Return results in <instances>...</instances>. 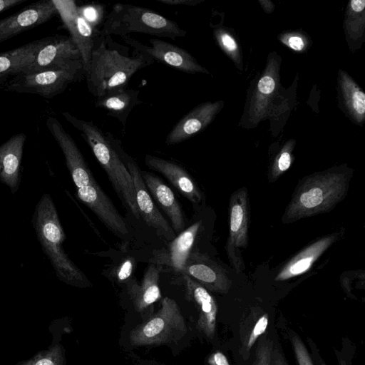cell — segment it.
Instances as JSON below:
<instances>
[{"instance_id":"obj_22","label":"cell","mask_w":365,"mask_h":365,"mask_svg":"<svg viewBox=\"0 0 365 365\" xmlns=\"http://www.w3.org/2000/svg\"><path fill=\"white\" fill-rule=\"evenodd\" d=\"M141 176L148 192L168 217L174 232H182L185 226L183 213L172 190L149 172L141 171Z\"/></svg>"},{"instance_id":"obj_20","label":"cell","mask_w":365,"mask_h":365,"mask_svg":"<svg viewBox=\"0 0 365 365\" xmlns=\"http://www.w3.org/2000/svg\"><path fill=\"white\" fill-rule=\"evenodd\" d=\"M338 232L317 240L292 257L276 275L275 281H285L304 274L339 237Z\"/></svg>"},{"instance_id":"obj_1","label":"cell","mask_w":365,"mask_h":365,"mask_svg":"<svg viewBox=\"0 0 365 365\" xmlns=\"http://www.w3.org/2000/svg\"><path fill=\"white\" fill-rule=\"evenodd\" d=\"M148 55L100 34L91 53L88 71L85 76L89 92L96 98L127 88L132 76L154 63Z\"/></svg>"},{"instance_id":"obj_36","label":"cell","mask_w":365,"mask_h":365,"mask_svg":"<svg viewBox=\"0 0 365 365\" xmlns=\"http://www.w3.org/2000/svg\"><path fill=\"white\" fill-rule=\"evenodd\" d=\"M218 39L222 47L227 51L234 52L237 50V43L235 39L230 34L220 33L218 34Z\"/></svg>"},{"instance_id":"obj_38","label":"cell","mask_w":365,"mask_h":365,"mask_svg":"<svg viewBox=\"0 0 365 365\" xmlns=\"http://www.w3.org/2000/svg\"><path fill=\"white\" fill-rule=\"evenodd\" d=\"M157 1L170 6H196L201 0H157Z\"/></svg>"},{"instance_id":"obj_35","label":"cell","mask_w":365,"mask_h":365,"mask_svg":"<svg viewBox=\"0 0 365 365\" xmlns=\"http://www.w3.org/2000/svg\"><path fill=\"white\" fill-rule=\"evenodd\" d=\"M275 88V82L269 76H263L258 83V90L261 93L269 94Z\"/></svg>"},{"instance_id":"obj_5","label":"cell","mask_w":365,"mask_h":365,"mask_svg":"<svg viewBox=\"0 0 365 365\" xmlns=\"http://www.w3.org/2000/svg\"><path fill=\"white\" fill-rule=\"evenodd\" d=\"M140 33L175 39L185 37L186 31L154 11L133 4H115L107 15L100 34L125 36Z\"/></svg>"},{"instance_id":"obj_26","label":"cell","mask_w":365,"mask_h":365,"mask_svg":"<svg viewBox=\"0 0 365 365\" xmlns=\"http://www.w3.org/2000/svg\"><path fill=\"white\" fill-rule=\"evenodd\" d=\"M269 315L263 311L254 309L242 321L240 329V354L247 359L253 345L266 331L269 325Z\"/></svg>"},{"instance_id":"obj_29","label":"cell","mask_w":365,"mask_h":365,"mask_svg":"<svg viewBox=\"0 0 365 365\" xmlns=\"http://www.w3.org/2000/svg\"><path fill=\"white\" fill-rule=\"evenodd\" d=\"M345 96L349 106L356 117L363 118L365 113V94L364 92L352 82L346 81Z\"/></svg>"},{"instance_id":"obj_19","label":"cell","mask_w":365,"mask_h":365,"mask_svg":"<svg viewBox=\"0 0 365 365\" xmlns=\"http://www.w3.org/2000/svg\"><path fill=\"white\" fill-rule=\"evenodd\" d=\"M145 165L151 170L161 173L187 200L199 204L202 195L189 173L178 164L156 156L147 155Z\"/></svg>"},{"instance_id":"obj_33","label":"cell","mask_w":365,"mask_h":365,"mask_svg":"<svg viewBox=\"0 0 365 365\" xmlns=\"http://www.w3.org/2000/svg\"><path fill=\"white\" fill-rule=\"evenodd\" d=\"M292 163V156L288 150H283L276 163L274 165L272 170V178L274 180L277 179L282 173L287 171Z\"/></svg>"},{"instance_id":"obj_13","label":"cell","mask_w":365,"mask_h":365,"mask_svg":"<svg viewBox=\"0 0 365 365\" xmlns=\"http://www.w3.org/2000/svg\"><path fill=\"white\" fill-rule=\"evenodd\" d=\"M46 125L64 155L66 167L76 187L89 185L95 179L73 138L55 117H48Z\"/></svg>"},{"instance_id":"obj_10","label":"cell","mask_w":365,"mask_h":365,"mask_svg":"<svg viewBox=\"0 0 365 365\" xmlns=\"http://www.w3.org/2000/svg\"><path fill=\"white\" fill-rule=\"evenodd\" d=\"M63 24L78 48L84 75L90 67L91 53L100 36V30L89 24L80 14L73 0H53Z\"/></svg>"},{"instance_id":"obj_31","label":"cell","mask_w":365,"mask_h":365,"mask_svg":"<svg viewBox=\"0 0 365 365\" xmlns=\"http://www.w3.org/2000/svg\"><path fill=\"white\" fill-rule=\"evenodd\" d=\"M290 341L298 365H314L304 344L297 334L290 336Z\"/></svg>"},{"instance_id":"obj_7","label":"cell","mask_w":365,"mask_h":365,"mask_svg":"<svg viewBox=\"0 0 365 365\" xmlns=\"http://www.w3.org/2000/svg\"><path fill=\"white\" fill-rule=\"evenodd\" d=\"M85 78L81 59L68 65L38 73H19L5 84V91L19 93L38 95L44 98H52L63 93L73 83Z\"/></svg>"},{"instance_id":"obj_40","label":"cell","mask_w":365,"mask_h":365,"mask_svg":"<svg viewBox=\"0 0 365 365\" xmlns=\"http://www.w3.org/2000/svg\"><path fill=\"white\" fill-rule=\"evenodd\" d=\"M288 44L290 48L295 51H301L304 48V43L303 39L298 36H292L288 39Z\"/></svg>"},{"instance_id":"obj_11","label":"cell","mask_w":365,"mask_h":365,"mask_svg":"<svg viewBox=\"0 0 365 365\" xmlns=\"http://www.w3.org/2000/svg\"><path fill=\"white\" fill-rule=\"evenodd\" d=\"M122 38L133 49L176 70L190 74L209 73L187 51L176 45L158 38L150 39L149 46L129 36H122Z\"/></svg>"},{"instance_id":"obj_37","label":"cell","mask_w":365,"mask_h":365,"mask_svg":"<svg viewBox=\"0 0 365 365\" xmlns=\"http://www.w3.org/2000/svg\"><path fill=\"white\" fill-rule=\"evenodd\" d=\"M208 365H230L227 356L221 351L212 353L207 359Z\"/></svg>"},{"instance_id":"obj_12","label":"cell","mask_w":365,"mask_h":365,"mask_svg":"<svg viewBox=\"0 0 365 365\" xmlns=\"http://www.w3.org/2000/svg\"><path fill=\"white\" fill-rule=\"evenodd\" d=\"M81 59L80 53L70 36L56 35L46 37L34 61L21 73H33L64 67Z\"/></svg>"},{"instance_id":"obj_3","label":"cell","mask_w":365,"mask_h":365,"mask_svg":"<svg viewBox=\"0 0 365 365\" xmlns=\"http://www.w3.org/2000/svg\"><path fill=\"white\" fill-rule=\"evenodd\" d=\"M351 175L327 171L305 178L296 189L282 217L284 223L329 212L346 195Z\"/></svg>"},{"instance_id":"obj_28","label":"cell","mask_w":365,"mask_h":365,"mask_svg":"<svg viewBox=\"0 0 365 365\" xmlns=\"http://www.w3.org/2000/svg\"><path fill=\"white\" fill-rule=\"evenodd\" d=\"M64 353L63 347L56 344L47 350L38 353L32 359L21 365H63Z\"/></svg>"},{"instance_id":"obj_34","label":"cell","mask_w":365,"mask_h":365,"mask_svg":"<svg viewBox=\"0 0 365 365\" xmlns=\"http://www.w3.org/2000/svg\"><path fill=\"white\" fill-rule=\"evenodd\" d=\"M135 267V260L132 257L125 259L113 272L114 277L118 282L128 279Z\"/></svg>"},{"instance_id":"obj_17","label":"cell","mask_w":365,"mask_h":365,"mask_svg":"<svg viewBox=\"0 0 365 365\" xmlns=\"http://www.w3.org/2000/svg\"><path fill=\"white\" fill-rule=\"evenodd\" d=\"M186 297L197 312L196 327L207 339H212L216 332L217 304L214 297L200 283L182 274Z\"/></svg>"},{"instance_id":"obj_8","label":"cell","mask_w":365,"mask_h":365,"mask_svg":"<svg viewBox=\"0 0 365 365\" xmlns=\"http://www.w3.org/2000/svg\"><path fill=\"white\" fill-rule=\"evenodd\" d=\"M106 138L115 149L129 171L135 188V200L140 216L146 224L153 228L158 235L171 242L175 237V232L167 220L159 211L154 203L141 176V170L135 161L123 149L120 140L107 132Z\"/></svg>"},{"instance_id":"obj_4","label":"cell","mask_w":365,"mask_h":365,"mask_svg":"<svg viewBox=\"0 0 365 365\" xmlns=\"http://www.w3.org/2000/svg\"><path fill=\"white\" fill-rule=\"evenodd\" d=\"M62 116L81 133L91 148L101 166L106 171L115 190L133 215L140 218L132 178L125 164L106 138V135L92 120L78 118L69 112Z\"/></svg>"},{"instance_id":"obj_21","label":"cell","mask_w":365,"mask_h":365,"mask_svg":"<svg viewBox=\"0 0 365 365\" xmlns=\"http://www.w3.org/2000/svg\"><path fill=\"white\" fill-rule=\"evenodd\" d=\"M26 135L20 133L10 137L0 145V181L12 194L20 184V169Z\"/></svg>"},{"instance_id":"obj_24","label":"cell","mask_w":365,"mask_h":365,"mask_svg":"<svg viewBox=\"0 0 365 365\" xmlns=\"http://www.w3.org/2000/svg\"><path fill=\"white\" fill-rule=\"evenodd\" d=\"M46 38L34 41L12 50L0 53V86L31 64Z\"/></svg>"},{"instance_id":"obj_32","label":"cell","mask_w":365,"mask_h":365,"mask_svg":"<svg viewBox=\"0 0 365 365\" xmlns=\"http://www.w3.org/2000/svg\"><path fill=\"white\" fill-rule=\"evenodd\" d=\"M78 9L83 18L94 27L98 25L103 18L104 9L100 4H88L78 6Z\"/></svg>"},{"instance_id":"obj_2","label":"cell","mask_w":365,"mask_h":365,"mask_svg":"<svg viewBox=\"0 0 365 365\" xmlns=\"http://www.w3.org/2000/svg\"><path fill=\"white\" fill-rule=\"evenodd\" d=\"M31 222L42 250L49 259L57 277L73 287H91L90 280L68 257L62 247L66 235L56 205L48 193H44L36 203Z\"/></svg>"},{"instance_id":"obj_30","label":"cell","mask_w":365,"mask_h":365,"mask_svg":"<svg viewBox=\"0 0 365 365\" xmlns=\"http://www.w3.org/2000/svg\"><path fill=\"white\" fill-rule=\"evenodd\" d=\"M274 342L270 339L262 338L259 340L251 365H271Z\"/></svg>"},{"instance_id":"obj_42","label":"cell","mask_w":365,"mask_h":365,"mask_svg":"<svg viewBox=\"0 0 365 365\" xmlns=\"http://www.w3.org/2000/svg\"><path fill=\"white\" fill-rule=\"evenodd\" d=\"M317 361L319 364V365H326V364L319 356ZM341 365H346V364L344 361H341Z\"/></svg>"},{"instance_id":"obj_16","label":"cell","mask_w":365,"mask_h":365,"mask_svg":"<svg viewBox=\"0 0 365 365\" xmlns=\"http://www.w3.org/2000/svg\"><path fill=\"white\" fill-rule=\"evenodd\" d=\"M76 195L113 233L119 237L128 234L124 219L95 180L88 185L77 188Z\"/></svg>"},{"instance_id":"obj_9","label":"cell","mask_w":365,"mask_h":365,"mask_svg":"<svg viewBox=\"0 0 365 365\" xmlns=\"http://www.w3.org/2000/svg\"><path fill=\"white\" fill-rule=\"evenodd\" d=\"M249 219L247 190L242 187L235 191L230 199L229 235L225 246L228 258L238 273L245 268L242 250L248 244Z\"/></svg>"},{"instance_id":"obj_15","label":"cell","mask_w":365,"mask_h":365,"mask_svg":"<svg viewBox=\"0 0 365 365\" xmlns=\"http://www.w3.org/2000/svg\"><path fill=\"white\" fill-rule=\"evenodd\" d=\"M180 273L189 276L213 292L226 294L232 284L222 267L207 255L197 251L191 252Z\"/></svg>"},{"instance_id":"obj_6","label":"cell","mask_w":365,"mask_h":365,"mask_svg":"<svg viewBox=\"0 0 365 365\" xmlns=\"http://www.w3.org/2000/svg\"><path fill=\"white\" fill-rule=\"evenodd\" d=\"M187 329L176 302L164 297L160 309L130 331L129 340L135 346L164 344L180 339Z\"/></svg>"},{"instance_id":"obj_41","label":"cell","mask_w":365,"mask_h":365,"mask_svg":"<svg viewBox=\"0 0 365 365\" xmlns=\"http://www.w3.org/2000/svg\"><path fill=\"white\" fill-rule=\"evenodd\" d=\"M26 1V0H0V14Z\"/></svg>"},{"instance_id":"obj_23","label":"cell","mask_w":365,"mask_h":365,"mask_svg":"<svg viewBox=\"0 0 365 365\" xmlns=\"http://www.w3.org/2000/svg\"><path fill=\"white\" fill-rule=\"evenodd\" d=\"M160 271V264H150L140 284L133 279H129L127 282L128 293L138 312H144L162 298L159 287Z\"/></svg>"},{"instance_id":"obj_14","label":"cell","mask_w":365,"mask_h":365,"mask_svg":"<svg viewBox=\"0 0 365 365\" xmlns=\"http://www.w3.org/2000/svg\"><path fill=\"white\" fill-rule=\"evenodd\" d=\"M58 14L53 0H40L0 20V43L43 24Z\"/></svg>"},{"instance_id":"obj_18","label":"cell","mask_w":365,"mask_h":365,"mask_svg":"<svg viewBox=\"0 0 365 365\" xmlns=\"http://www.w3.org/2000/svg\"><path fill=\"white\" fill-rule=\"evenodd\" d=\"M219 108L218 102H208L196 106L173 126L166 137L165 143L171 145L188 140L212 121Z\"/></svg>"},{"instance_id":"obj_25","label":"cell","mask_w":365,"mask_h":365,"mask_svg":"<svg viewBox=\"0 0 365 365\" xmlns=\"http://www.w3.org/2000/svg\"><path fill=\"white\" fill-rule=\"evenodd\" d=\"M139 94L138 90L122 88L96 98L94 105L107 110L108 115L117 118L125 125L130 111L141 103Z\"/></svg>"},{"instance_id":"obj_27","label":"cell","mask_w":365,"mask_h":365,"mask_svg":"<svg viewBox=\"0 0 365 365\" xmlns=\"http://www.w3.org/2000/svg\"><path fill=\"white\" fill-rule=\"evenodd\" d=\"M200 225V221L195 222L170 242L169 262L175 270L180 273L192 252Z\"/></svg>"},{"instance_id":"obj_39","label":"cell","mask_w":365,"mask_h":365,"mask_svg":"<svg viewBox=\"0 0 365 365\" xmlns=\"http://www.w3.org/2000/svg\"><path fill=\"white\" fill-rule=\"evenodd\" d=\"M271 365H289L278 346H274Z\"/></svg>"}]
</instances>
